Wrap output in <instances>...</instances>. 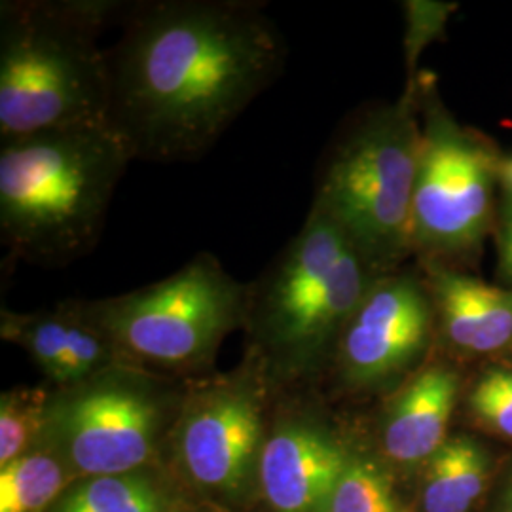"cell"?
<instances>
[{
	"label": "cell",
	"instance_id": "obj_13",
	"mask_svg": "<svg viewBox=\"0 0 512 512\" xmlns=\"http://www.w3.org/2000/svg\"><path fill=\"white\" fill-rule=\"evenodd\" d=\"M458 399V376L446 366H427L389 406L384 423L385 454L399 463L433 458L446 442Z\"/></svg>",
	"mask_w": 512,
	"mask_h": 512
},
{
	"label": "cell",
	"instance_id": "obj_7",
	"mask_svg": "<svg viewBox=\"0 0 512 512\" xmlns=\"http://www.w3.org/2000/svg\"><path fill=\"white\" fill-rule=\"evenodd\" d=\"M183 401L143 368L118 363L50 395L44 439L82 475H129L152 458L173 404Z\"/></svg>",
	"mask_w": 512,
	"mask_h": 512
},
{
	"label": "cell",
	"instance_id": "obj_3",
	"mask_svg": "<svg viewBox=\"0 0 512 512\" xmlns=\"http://www.w3.org/2000/svg\"><path fill=\"white\" fill-rule=\"evenodd\" d=\"M118 0H4L0 4V141L107 124L103 31Z\"/></svg>",
	"mask_w": 512,
	"mask_h": 512
},
{
	"label": "cell",
	"instance_id": "obj_20",
	"mask_svg": "<svg viewBox=\"0 0 512 512\" xmlns=\"http://www.w3.org/2000/svg\"><path fill=\"white\" fill-rule=\"evenodd\" d=\"M471 408L484 425L512 439V370L486 372L473 389Z\"/></svg>",
	"mask_w": 512,
	"mask_h": 512
},
{
	"label": "cell",
	"instance_id": "obj_9",
	"mask_svg": "<svg viewBox=\"0 0 512 512\" xmlns=\"http://www.w3.org/2000/svg\"><path fill=\"white\" fill-rule=\"evenodd\" d=\"M262 366L184 397L177 446L186 473L207 490L238 494L264 446L268 385Z\"/></svg>",
	"mask_w": 512,
	"mask_h": 512
},
{
	"label": "cell",
	"instance_id": "obj_10",
	"mask_svg": "<svg viewBox=\"0 0 512 512\" xmlns=\"http://www.w3.org/2000/svg\"><path fill=\"white\" fill-rule=\"evenodd\" d=\"M433 302L416 275H378L336 340L342 378L355 387L385 384L429 342Z\"/></svg>",
	"mask_w": 512,
	"mask_h": 512
},
{
	"label": "cell",
	"instance_id": "obj_11",
	"mask_svg": "<svg viewBox=\"0 0 512 512\" xmlns=\"http://www.w3.org/2000/svg\"><path fill=\"white\" fill-rule=\"evenodd\" d=\"M348 461L325 429L291 416L264 440L258 459L262 494L275 512H327Z\"/></svg>",
	"mask_w": 512,
	"mask_h": 512
},
{
	"label": "cell",
	"instance_id": "obj_18",
	"mask_svg": "<svg viewBox=\"0 0 512 512\" xmlns=\"http://www.w3.org/2000/svg\"><path fill=\"white\" fill-rule=\"evenodd\" d=\"M50 395L37 387H18L0 397V465L27 454L44 437Z\"/></svg>",
	"mask_w": 512,
	"mask_h": 512
},
{
	"label": "cell",
	"instance_id": "obj_16",
	"mask_svg": "<svg viewBox=\"0 0 512 512\" xmlns=\"http://www.w3.org/2000/svg\"><path fill=\"white\" fill-rule=\"evenodd\" d=\"M48 512H175L156 482L137 473L93 476L61 495Z\"/></svg>",
	"mask_w": 512,
	"mask_h": 512
},
{
	"label": "cell",
	"instance_id": "obj_22",
	"mask_svg": "<svg viewBox=\"0 0 512 512\" xmlns=\"http://www.w3.org/2000/svg\"><path fill=\"white\" fill-rule=\"evenodd\" d=\"M499 256H501L503 272L512 279V205L507 209V215L503 220V228L499 236Z\"/></svg>",
	"mask_w": 512,
	"mask_h": 512
},
{
	"label": "cell",
	"instance_id": "obj_24",
	"mask_svg": "<svg viewBox=\"0 0 512 512\" xmlns=\"http://www.w3.org/2000/svg\"><path fill=\"white\" fill-rule=\"evenodd\" d=\"M507 511L512 512V488H511V494H509V509Z\"/></svg>",
	"mask_w": 512,
	"mask_h": 512
},
{
	"label": "cell",
	"instance_id": "obj_15",
	"mask_svg": "<svg viewBox=\"0 0 512 512\" xmlns=\"http://www.w3.org/2000/svg\"><path fill=\"white\" fill-rule=\"evenodd\" d=\"M488 467L471 440H448L429 458L423 488L425 512H469L484 492Z\"/></svg>",
	"mask_w": 512,
	"mask_h": 512
},
{
	"label": "cell",
	"instance_id": "obj_5",
	"mask_svg": "<svg viewBox=\"0 0 512 512\" xmlns=\"http://www.w3.org/2000/svg\"><path fill=\"white\" fill-rule=\"evenodd\" d=\"M416 95L374 110L332 148L311 205L348 236L378 275L412 251V200L420 160Z\"/></svg>",
	"mask_w": 512,
	"mask_h": 512
},
{
	"label": "cell",
	"instance_id": "obj_23",
	"mask_svg": "<svg viewBox=\"0 0 512 512\" xmlns=\"http://www.w3.org/2000/svg\"><path fill=\"white\" fill-rule=\"evenodd\" d=\"M497 175H499L501 183L505 186V190H507V194H509V198H511L512 205V158H507L505 162L499 164V167H497Z\"/></svg>",
	"mask_w": 512,
	"mask_h": 512
},
{
	"label": "cell",
	"instance_id": "obj_1",
	"mask_svg": "<svg viewBox=\"0 0 512 512\" xmlns=\"http://www.w3.org/2000/svg\"><path fill=\"white\" fill-rule=\"evenodd\" d=\"M107 48V124L133 160L194 162L283 74L287 42L262 2H124Z\"/></svg>",
	"mask_w": 512,
	"mask_h": 512
},
{
	"label": "cell",
	"instance_id": "obj_4",
	"mask_svg": "<svg viewBox=\"0 0 512 512\" xmlns=\"http://www.w3.org/2000/svg\"><path fill=\"white\" fill-rule=\"evenodd\" d=\"M376 277L342 228L311 205L293 239L247 283L243 327L264 363L298 376L336 346Z\"/></svg>",
	"mask_w": 512,
	"mask_h": 512
},
{
	"label": "cell",
	"instance_id": "obj_6",
	"mask_svg": "<svg viewBox=\"0 0 512 512\" xmlns=\"http://www.w3.org/2000/svg\"><path fill=\"white\" fill-rule=\"evenodd\" d=\"M247 283L202 251L164 279L78 308L109 338L120 363L194 370L209 365L222 340L243 327Z\"/></svg>",
	"mask_w": 512,
	"mask_h": 512
},
{
	"label": "cell",
	"instance_id": "obj_8",
	"mask_svg": "<svg viewBox=\"0 0 512 512\" xmlns=\"http://www.w3.org/2000/svg\"><path fill=\"white\" fill-rule=\"evenodd\" d=\"M423 112L412 200V251L452 253L482 238L499 164L433 101Z\"/></svg>",
	"mask_w": 512,
	"mask_h": 512
},
{
	"label": "cell",
	"instance_id": "obj_14",
	"mask_svg": "<svg viewBox=\"0 0 512 512\" xmlns=\"http://www.w3.org/2000/svg\"><path fill=\"white\" fill-rule=\"evenodd\" d=\"M442 329L461 349L490 353L512 342V291L429 264Z\"/></svg>",
	"mask_w": 512,
	"mask_h": 512
},
{
	"label": "cell",
	"instance_id": "obj_12",
	"mask_svg": "<svg viewBox=\"0 0 512 512\" xmlns=\"http://www.w3.org/2000/svg\"><path fill=\"white\" fill-rule=\"evenodd\" d=\"M2 336L25 349L59 389L84 384L120 359L109 338L65 300L54 310L16 313L2 310Z\"/></svg>",
	"mask_w": 512,
	"mask_h": 512
},
{
	"label": "cell",
	"instance_id": "obj_19",
	"mask_svg": "<svg viewBox=\"0 0 512 512\" xmlns=\"http://www.w3.org/2000/svg\"><path fill=\"white\" fill-rule=\"evenodd\" d=\"M327 512H401L387 476L370 461L349 458Z\"/></svg>",
	"mask_w": 512,
	"mask_h": 512
},
{
	"label": "cell",
	"instance_id": "obj_2",
	"mask_svg": "<svg viewBox=\"0 0 512 512\" xmlns=\"http://www.w3.org/2000/svg\"><path fill=\"white\" fill-rule=\"evenodd\" d=\"M133 156L109 124L0 141V239L10 256L59 268L101 238Z\"/></svg>",
	"mask_w": 512,
	"mask_h": 512
},
{
	"label": "cell",
	"instance_id": "obj_17",
	"mask_svg": "<svg viewBox=\"0 0 512 512\" xmlns=\"http://www.w3.org/2000/svg\"><path fill=\"white\" fill-rule=\"evenodd\" d=\"M61 461L27 452L0 471V512H48L65 488Z\"/></svg>",
	"mask_w": 512,
	"mask_h": 512
},
{
	"label": "cell",
	"instance_id": "obj_21",
	"mask_svg": "<svg viewBox=\"0 0 512 512\" xmlns=\"http://www.w3.org/2000/svg\"><path fill=\"white\" fill-rule=\"evenodd\" d=\"M406 18V57L408 71H412V65L418 59L421 48L439 33L440 25L444 21V8L429 2H406Z\"/></svg>",
	"mask_w": 512,
	"mask_h": 512
}]
</instances>
